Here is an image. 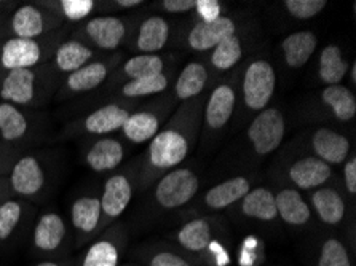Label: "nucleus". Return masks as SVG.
Masks as SVG:
<instances>
[{
  "mask_svg": "<svg viewBox=\"0 0 356 266\" xmlns=\"http://www.w3.org/2000/svg\"><path fill=\"white\" fill-rule=\"evenodd\" d=\"M66 224L56 213H45L39 217L34 228V246L42 252H55L66 240Z\"/></svg>",
  "mask_w": 356,
  "mask_h": 266,
  "instance_id": "dca6fc26",
  "label": "nucleus"
},
{
  "mask_svg": "<svg viewBox=\"0 0 356 266\" xmlns=\"http://www.w3.org/2000/svg\"><path fill=\"white\" fill-rule=\"evenodd\" d=\"M318 45L314 32L299 31L283 40V51L289 67H302L312 58Z\"/></svg>",
  "mask_w": 356,
  "mask_h": 266,
  "instance_id": "412c9836",
  "label": "nucleus"
},
{
  "mask_svg": "<svg viewBox=\"0 0 356 266\" xmlns=\"http://www.w3.org/2000/svg\"><path fill=\"white\" fill-rule=\"evenodd\" d=\"M343 177H345V183H347L348 192L355 194L356 193V160L355 158L347 161V165H345Z\"/></svg>",
  "mask_w": 356,
  "mask_h": 266,
  "instance_id": "c03bdc74",
  "label": "nucleus"
},
{
  "mask_svg": "<svg viewBox=\"0 0 356 266\" xmlns=\"http://www.w3.org/2000/svg\"><path fill=\"white\" fill-rule=\"evenodd\" d=\"M250 192V182L245 177H234L213 187L204 197V203L211 209H224L235 201L243 199Z\"/></svg>",
  "mask_w": 356,
  "mask_h": 266,
  "instance_id": "5701e85b",
  "label": "nucleus"
},
{
  "mask_svg": "<svg viewBox=\"0 0 356 266\" xmlns=\"http://www.w3.org/2000/svg\"><path fill=\"white\" fill-rule=\"evenodd\" d=\"M177 240H179L182 246L188 249V251H193V252L203 251L209 242L208 222L202 219L188 222L187 225L181 228L179 235H177Z\"/></svg>",
  "mask_w": 356,
  "mask_h": 266,
  "instance_id": "473e14b6",
  "label": "nucleus"
},
{
  "mask_svg": "<svg viewBox=\"0 0 356 266\" xmlns=\"http://www.w3.org/2000/svg\"><path fill=\"white\" fill-rule=\"evenodd\" d=\"M235 108V93L229 85H220L213 91L207 106V123L209 128L220 129L230 120Z\"/></svg>",
  "mask_w": 356,
  "mask_h": 266,
  "instance_id": "aec40b11",
  "label": "nucleus"
},
{
  "mask_svg": "<svg viewBox=\"0 0 356 266\" xmlns=\"http://www.w3.org/2000/svg\"><path fill=\"white\" fill-rule=\"evenodd\" d=\"M327 2L325 0H286L284 7L288 12L299 19H310L321 13Z\"/></svg>",
  "mask_w": 356,
  "mask_h": 266,
  "instance_id": "ea45409f",
  "label": "nucleus"
},
{
  "mask_svg": "<svg viewBox=\"0 0 356 266\" xmlns=\"http://www.w3.org/2000/svg\"><path fill=\"white\" fill-rule=\"evenodd\" d=\"M117 5H120L123 8H131L136 7V5H141V0H118Z\"/></svg>",
  "mask_w": 356,
  "mask_h": 266,
  "instance_id": "de8ad7c7",
  "label": "nucleus"
},
{
  "mask_svg": "<svg viewBox=\"0 0 356 266\" xmlns=\"http://www.w3.org/2000/svg\"><path fill=\"white\" fill-rule=\"evenodd\" d=\"M7 190H10L8 188V182L7 181H2V177H0V204L3 203L5 199V197H7Z\"/></svg>",
  "mask_w": 356,
  "mask_h": 266,
  "instance_id": "49530a36",
  "label": "nucleus"
},
{
  "mask_svg": "<svg viewBox=\"0 0 356 266\" xmlns=\"http://www.w3.org/2000/svg\"><path fill=\"white\" fill-rule=\"evenodd\" d=\"M3 37H5V32H3V27L2 26H0V47H2V43L5 42L3 40Z\"/></svg>",
  "mask_w": 356,
  "mask_h": 266,
  "instance_id": "8fccbe9b",
  "label": "nucleus"
},
{
  "mask_svg": "<svg viewBox=\"0 0 356 266\" xmlns=\"http://www.w3.org/2000/svg\"><path fill=\"white\" fill-rule=\"evenodd\" d=\"M107 75H109V66L104 61L93 59L82 69L67 75L66 81L63 83L61 96L71 97L93 91L104 83Z\"/></svg>",
  "mask_w": 356,
  "mask_h": 266,
  "instance_id": "9b49d317",
  "label": "nucleus"
},
{
  "mask_svg": "<svg viewBox=\"0 0 356 266\" xmlns=\"http://www.w3.org/2000/svg\"><path fill=\"white\" fill-rule=\"evenodd\" d=\"M352 80H353V83L356 81V66L353 64L352 66Z\"/></svg>",
  "mask_w": 356,
  "mask_h": 266,
  "instance_id": "3c124183",
  "label": "nucleus"
},
{
  "mask_svg": "<svg viewBox=\"0 0 356 266\" xmlns=\"http://www.w3.org/2000/svg\"><path fill=\"white\" fill-rule=\"evenodd\" d=\"M133 198L131 183L123 174H115L107 178L104 190L101 194V210L107 220L117 219L128 208L129 201Z\"/></svg>",
  "mask_w": 356,
  "mask_h": 266,
  "instance_id": "ddd939ff",
  "label": "nucleus"
},
{
  "mask_svg": "<svg viewBox=\"0 0 356 266\" xmlns=\"http://www.w3.org/2000/svg\"><path fill=\"white\" fill-rule=\"evenodd\" d=\"M170 26L160 16H152L143 23L138 35V48L145 54H152L161 50L168 40Z\"/></svg>",
  "mask_w": 356,
  "mask_h": 266,
  "instance_id": "393cba45",
  "label": "nucleus"
},
{
  "mask_svg": "<svg viewBox=\"0 0 356 266\" xmlns=\"http://www.w3.org/2000/svg\"><path fill=\"white\" fill-rule=\"evenodd\" d=\"M235 34V24L230 18L220 16V18L204 23L200 21L188 34V45L197 51H204L209 48H216L220 42Z\"/></svg>",
  "mask_w": 356,
  "mask_h": 266,
  "instance_id": "f8f14e48",
  "label": "nucleus"
},
{
  "mask_svg": "<svg viewBox=\"0 0 356 266\" xmlns=\"http://www.w3.org/2000/svg\"><path fill=\"white\" fill-rule=\"evenodd\" d=\"M43 37V35H42ZM39 39L10 37L0 47V72L16 69H34L45 61V42Z\"/></svg>",
  "mask_w": 356,
  "mask_h": 266,
  "instance_id": "f03ea898",
  "label": "nucleus"
},
{
  "mask_svg": "<svg viewBox=\"0 0 356 266\" xmlns=\"http://www.w3.org/2000/svg\"><path fill=\"white\" fill-rule=\"evenodd\" d=\"M82 34L88 40L86 45L90 48L93 45L99 50L112 51L122 43L127 29L120 18H115V16H96V18L86 21Z\"/></svg>",
  "mask_w": 356,
  "mask_h": 266,
  "instance_id": "6e6552de",
  "label": "nucleus"
},
{
  "mask_svg": "<svg viewBox=\"0 0 356 266\" xmlns=\"http://www.w3.org/2000/svg\"><path fill=\"white\" fill-rule=\"evenodd\" d=\"M275 83V70L267 61H254L248 67L243 80V94L246 106L252 110H264L272 99Z\"/></svg>",
  "mask_w": 356,
  "mask_h": 266,
  "instance_id": "39448f33",
  "label": "nucleus"
},
{
  "mask_svg": "<svg viewBox=\"0 0 356 266\" xmlns=\"http://www.w3.org/2000/svg\"><path fill=\"white\" fill-rule=\"evenodd\" d=\"M95 56V50L85 42L71 39L59 43L55 54H53V64H55L58 72L69 75L93 61Z\"/></svg>",
  "mask_w": 356,
  "mask_h": 266,
  "instance_id": "2eb2a0df",
  "label": "nucleus"
},
{
  "mask_svg": "<svg viewBox=\"0 0 356 266\" xmlns=\"http://www.w3.org/2000/svg\"><path fill=\"white\" fill-rule=\"evenodd\" d=\"M320 266H350L347 249L337 240H327L321 249Z\"/></svg>",
  "mask_w": 356,
  "mask_h": 266,
  "instance_id": "58836bf2",
  "label": "nucleus"
},
{
  "mask_svg": "<svg viewBox=\"0 0 356 266\" xmlns=\"http://www.w3.org/2000/svg\"><path fill=\"white\" fill-rule=\"evenodd\" d=\"M45 81L42 66L5 72L0 78V101L18 107L39 104L45 97Z\"/></svg>",
  "mask_w": 356,
  "mask_h": 266,
  "instance_id": "f257e3e1",
  "label": "nucleus"
},
{
  "mask_svg": "<svg viewBox=\"0 0 356 266\" xmlns=\"http://www.w3.org/2000/svg\"><path fill=\"white\" fill-rule=\"evenodd\" d=\"M198 190V177L191 169H176L161 178L155 190V198L166 209L184 206Z\"/></svg>",
  "mask_w": 356,
  "mask_h": 266,
  "instance_id": "423d86ee",
  "label": "nucleus"
},
{
  "mask_svg": "<svg viewBox=\"0 0 356 266\" xmlns=\"http://www.w3.org/2000/svg\"><path fill=\"white\" fill-rule=\"evenodd\" d=\"M45 5V3H42ZM45 7L26 3L15 10L10 18V32L18 39H39L58 26L56 15H50Z\"/></svg>",
  "mask_w": 356,
  "mask_h": 266,
  "instance_id": "20e7f679",
  "label": "nucleus"
},
{
  "mask_svg": "<svg viewBox=\"0 0 356 266\" xmlns=\"http://www.w3.org/2000/svg\"><path fill=\"white\" fill-rule=\"evenodd\" d=\"M195 8L204 23L220 18V3L218 0H195Z\"/></svg>",
  "mask_w": 356,
  "mask_h": 266,
  "instance_id": "a19ab883",
  "label": "nucleus"
},
{
  "mask_svg": "<svg viewBox=\"0 0 356 266\" xmlns=\"http://www.w3.org/2000/svg\"><path fill=\"white\" fill-rule=\"evenodd\" d=\"M7 158H8V155H7V147L0 145V177L3 176L5 169H7Z\"/></svg>",
  "mask_w": 356,
  "mask_h": 266,
  "instance_id": "a18cd8bd",
  "label": "nucleus"
},
{
  "mask_svg": "<svg viewBox=\"0 0 356 266\" xmlns=\"http://www.w3.org/2000/svg\"><path fill=\"white\" fill-rule=\"evenodd\" d=\"M7 182L10 192L23 198H32L40 194L45 187L47 174L37 156L24 155L15 161Z\"/></svg>",
  "mask_w": 356,
  "mask_h": 266,
  "instance_id": "0eeeda50",
  "label": "nucleus"
},
{
  "mask_svg": "<svg viewBox=\"0 0 356 266\" xmlns=\"http://www.w3.org/2000/svg\"><path fill=\"white\" fill-rule=\"evenodd\" d=\"M277 213L289 225H304L310 219V209L296 190H282L277 197Z\"/></svg>",
  "mask_w": 356,
  "mask_h": 266,
  "instance_id": "b1692460",
  "label": "nucleus"
},
{
  "mask_svg": "<svg viewBox=\"0 0 356 266\" xmlns=\"http://www.w3.org/2000/svg\"><path fill=\"white\" fill-rule=\"evenodd\" d=\"M289 177L299 188L309 190L323 185L331 177V167L320 158H302L291 167Z\"/></svg>",
  "mask_w": 356,
  "mask_h": 266,
  "instance_id": "a211bd4d",
  "label": "nucleus"
},
{
  "mask_svg": "<svg viewBox=\"0 0 356 266\" xmlns=\"http://www.w3.org/2000/svg\"><path fill=\"white\" fill-rule=\"evenodd\" d=\"M168 85V78L163 74L154 75V77L141 78V80H131L123 86V94L127 97H143L150 96L155 93L163 91Z\"/></svg>",
  "mask_w": 356,
  "mask_h": 266,
  "instance_id": "4c0bfd02",
  "label": "nucleus"
},
{
  "mask_svg": "<svg viewBox=\"0 0 356 266\" xmlns=\"http://www.w3.org/2000/svg\"><path fill=\"white\" fill-rule=\"evenodd\" d=\"M102 219L101 201L96 197H82L74 201L71 209L72 226L82 235H91Z\"/></svg>",
  "mask_w": 356,
  "mask_h": 266,
  "instance_id": "4be33fe9",
  "label": "nucleus"
},
{
  "mask_svg": "<svg viewBox=\"0 0 356 266\" xmlns=\"http://www.w3.org/2000/svg\"><path fill=\"white\" fill-rule=\"evenodd\" d=\"M37 266H61V265H58L55 262H42V263H39Z\"/></svg>",
  "mask_w": 356,
  "mask_h": 266,
  "instance_id": "09e8293b",
  "label": "nucleus"
},
{
  "mask_svg": "<svg viewBox=\"0 0 356 266\" xmlns=\"http://www.w3.org/2000/svg\"><path fill=\"white\" fill-rule=\"evenodd\" d=\"M314 149L321 161L337 165L347 158L350 144L345 135L332 131V129L321 128L314 135Z\"/></svg>",
  "mask_w": 356,
  "mask_h": 266,
  "instance_id": "6ab92c4d",
  "label": "nucleus"
},
{
  "mask_svg": "<svg viewBox=\"0 0 356 266\" xmlns=\"http://www.w3.org/2000/svg\"><path fill=\"white\" fill-rule=\"evenodd\" d=\"M48 7L56 10L61 18L72 23H80L95 12L96 2L93 0H61L56 3H48Z\"/></svg>",
  "mask_w": 356,
  "mask_h": 266,
  "instance_id": "c9c22d12",
  "label": "nucleus"
},
{
  "mask_svg": "<svg viewBox=\"0 0 356 266\" xmlns=\"http://www.w3.org/2000/svg\"><path fill=\"white\" fill-rule=\"evenodd\" d=\"M241 54H243V50H241L240 39L234 34L220 42L219 45L214 48L211 63L216 69L229 70L240 61Z\"/></svg>",
  "mask_w": 356,
  "mask_h": 266,
  "instance_id": "72a5a7b5",
  "label": "nucleus"
},
{
  "mask_svg": "<svg viewBox=\"0 0 356 266\" xmlns=\"http://www.w3.org/2000/svg\"><path fill=\"white\" fill-rule=\"evenodd\" d=\"M122 131L128 140H131L134 144H143L157 135L159 120L157 117L149 112L133 113L122 126Z\"/></svg>",
  "mask_w": 356,
  "mask_h": 266,
  "instance_id": "c85d7f7f",
  "label": "nucleus"
},
{
  "mask_svg": "<svg viewBox=\"0 0 356 266\" xmlns=\"http://www.w3.org/2000/svg\"><path fill=\"white\" fill-rule=\"evenodd\" d=\"M150 266H191L184 258L177 257L175 253L170 252H161L159 255H155L150 262Z\"/></svg>",
  "mask_w": 356,
  "mask_h": 266,
  "instance_id": "79ce46f5",
  "label": "nucleus"
},
{
  "mask_svg": "<svg viewBox=\"0 0 356 266\" xmlns=\"http://www.w3.org/2000/svg\"><path fill=\"white\" fill-rule=\"evenodd\" d=\"M128 117L129 112L127 108L117 104H107L88 113L80 123V128L85 134L106 135L117 131V129H122Z\"/></svg>",
  "mask_w": 356,
  "mask_h": 266,
  "instance_id": "4468645a",
  "label": "nucleus"
},
{
  "mask_svg": "<svg viewBox=\"0 0 356 266\" xmlns=\"http://www.w3.org/2000/svg\"><path fill=\"white\" fill-rule=\"evenodd\" d=\"M163 70V61L155 54H139L125 63L123 72L129 80H141L154 75L161 74Z\"/></svg>",
  "mask_w": 356,
  "mask_h": 266,
  "instance_id": "2f4dec72",
  "label": "nucleus"
},
{
  "mask_svg": "<svg viewBox=\"0 0 356 266\" xmlns=\"http://www.w3.org/2000/svg\"><path fill=\"white\" fill-rule=\"evenodd\" d=\"M347 63L343 61L341 48L336 45H327L321 51L318 75H320L321 81L327 83V86L339 85V81H342L345 74H347Z\"/></svg>",
  "mask_w": 356,
  "mask_h": 266,
  "instance_id": "c756f323",
  "label": "nucleus"
},
{
  "mask_svg": "<svg viewBox=\"0 0 356 266\" xmlns=\"http://www.w3.org/2000/svg\"><path fill=\"white\" fill-rule=\"evenodd\" d=\"M207 69L203 64L192 63L186 66L176 81V94L179 99H191V97L202 93L207 83Z\"/></svg>",
  "mask_w": 356,
  "mask_h": 266,
  "instance_id": "7c9ffc66",
  "label": "nucleus"
},
{
  "mask_svg": "<svg viewBox=\"0 0 356 266\" xmlns=\"http://www.w3.org/2000/svg\"><path fill=\"white\" fill-rule=\"evenodd\" d=\"M31 134V120L23 107L0 101V145L15 147Z\"/></svg>",
  "mask_w": 356,
  "mask_h": 266,
  "instance_id": "9d476101",
  "label": "nucleus"
},
{
  "mask_svg": "<svg viewBox=\"0 0 356 266\" xmlns=\"http://www.w3.org/2000/svg\"><path fill=\"white\" fill-rule=\"evenodd\" d=\"M323 101L331 107L334 115L341 122H350L356 115V97L342 85H331L323 91Z\"/></svg>",
  "mask_w": 356,
  "mask_h": 266,
  "instance_id": "bb28decb",
  "label": "nucleus"
},
{
  "mask_svg": "<svg viewBox=\"0 0 356 266\" xmlns=\"http://www.w3.org/2000/svg\"><path fill=\"white\" fill-rule=\"evenodd\" d=\"M188 144L186 138L176 131L159 133L149 147L150 163L160 169H168L186 160Z\"/></svg>",
  "mask_w": 356,
  "mask_h": 266,
  "instance_id": "1a4fd4ad",
  "label": "nucleus"
},
{
  "mask_svg": "<svg viewBox=\"0 0 356 266\" xmlns=\"http://www.w3.org/2000/svg\"><path fill=\"white\" fill-rule=\"evenodd\" d=\"M241 209L245 215L252 219L270 222L278 215L277 203H275V194L268 192L267 188H256L243 198Z\"/></svg>",
  "mask_w": 356,
  "mask_h": 266,
  "instance_id": "a878e982",
  "label": "nucleus"
},
{
  "mask_svg": "<svg viewBox=\"0 0 356 266\" xmlns=\"http://www.w3.org/2000/svg\"><path fill=\"white\" fill-rule=\"evenodd\" d=\"M24 206L16 199H5L0 204V242L13 235L19 222L23 220Z\"/></svg>",
  "mask_w": 356,
  "mask_h": 266,
  "instance_id": "f704fd0d",
  "label": "nucleus"
},
{
  "mask_svg": "<svg viewBox=\"0 0 356 266\" xmlns=\"http://www.w3.org/2000/svg\"><path fill=\"white\" fill-rule=\"evenodd\" d=\"M163 8L171 13H184L195 8V0H165Z\"/></svg>",
  "mask_w": 356,
  "mask_h": 266,
  "instance_id": "37998d69",
  "label": "nucleus"
},
{
  "mask_svg": "<svg viewBox=\"0 0 356 266\" xmlns=\"http://www.w3.org/2000/svg\"><path fill=\"white\" fill-rule=\"evenodd\" d=\"M314 208L323 222L329 225H336L343 219L345 204L341 194L332 188H321L312 197Z\"/></svg>",
  "mask_w": 356,
  "mask_h": 266,
  "instance_id": "cd10ccee",
  "label": "nucleus"
},
{
  "mask_svg": "<svg viewBox=\"0 0 356 266\" xmlns=\"http://www.w3.org/2000/svg\"><path fill=\"white\" fill-rule=\"evenodd\" d=\"M248 138L257 155H268L284 138V117L278 108H264L248 129Z\"/></svg>",
  "mask_w": 356,
  "mask_h": 266,
  "instance_id": "7ed1b4c3",
  "label": "nucleus"
},
{
  "mask_svg": "<svg viewBox=\"0 0 356 266\" xmlns=\"http://www.w3.org/2000/svg\"><path fill=\"white\" fill-rule=\"evenodd\" d=\"M118 251L114 242L98 241L86 251L82 266H117Z\"/></svg>",
  "mask_w": 356,
  "mask_h": 266,
  "instance_id": "e433bc0d",
  "label": "nucleus"
},
{
  "mask_svg": "<svg viewBox=\"0 0 356 266\" xmlns=\"http://www.w3.org/2000/svg\"><path fill=\"white\" fill-rule=\"evenodd\" d=\"M123 156L125 150L117 139L101 138L86 151L85 161L95 172H106L115 169L123 161Z\"/></svg>",
  "mask_w": 356,
  "mask_h": 266,
  "instance_id": "f3484780",
  "label": "nucleus"
}]
</instances>
